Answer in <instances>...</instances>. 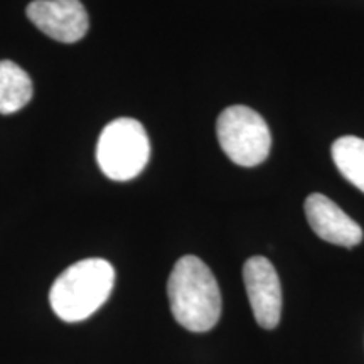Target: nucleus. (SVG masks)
<instances>
[{
    "instance_id": "5",
    "label": "nucleus",
    "mask_w": 364,
    "mask_h": 364,
    "mask_svg": "<svg viewBox=\"0 0 364 364\" xmlns=\"http://www.w3.org/2000/svg\"><path fill=\"white\" fill-rule=\"evenodd\" d=\"M26 14L39 31L59 43H78L88 33L90 17L80 0H34Z\"/></svg>"
},
{
    "instance_id": "2",
    "label": "nucleus",
    "mask_w": 364,
    "mask_h": 364,
    "mask_svg": "<svg viewBox=\"0 0 364 364\" xmlns=\"http://www.w3.org/2000/svg\"><path fill=\"white\" fill-rule=\"evenodd\" d=\"M115 270L103 258H86L68 267L54 280L49 302L65 322H81L93 316L110 297Z\"/></svg>"
},
{
    "instance_id": "6",
    "label": "nucleus",
    "mask_w": 364,
    "mask_h": 364,
    "mask_svg": "<svg viewBox=\"0 0 364 364\" xmlns=\"http://www.w3.org/2000/svg\"><path fill=\"white\" fill-rule=\"evenodd\" d=\"M250 306L263 329H275L282 316V287L275 267L265 257H252L243 267Z\"/></svg>"
},
{
    "instance_id": "3",
    "label": "nucleus",
    "mask_w": 364,
    "mask_h": 364,
    "mask_svg": "<svg viewBox=\"0 0 364 364\" xmlns=\"http://www.w3.org/2000/svg\"><path fill=\"white\" fill-rule=\"evenodd\" d=\"M150 159V142L144 125L134 118H117L102 130L97 145L100 169L108 179H135Z\"/></svg>"
},
{
    "instance_id": "1",
    "label": "nucleus",
    "mask_w": 364,
    "mask_h": 364,
    "mask_svg": "<svg viewBox=\"0 0 364 364\" xmlns=\"http://www.w3.org/2000/svg\"><path fill=\"white\" fill-rule=\"evenodd\" d=\"M171 312L191 332H208L221 317L218 282L201 258L186 255L172 268L167 282Z\"/></svg>"
},
{
    "instance_id": "9",
    "label": "nucleus",
    "mask_w": 364,
    "mask_h": 364,
    "mask_svg": "<svg viewBox=\"0 0 364 364\" xmlns=\"http://www.w3.org/2000/svg\"><path fill=\"white\" fill-rule=\"evenodd\" d=\"M331 152L341 174L364 193V139L341 136L332 144Z\"/></svg>"
},
{
    "instance_id": "4",
    "label": "nucleus",
    "mask_w": 364,
    "mask_h": 364,
    "mask_svg": "<svg viewBox=\"0 0 364 364\" xmlns=\"http://www.w3.org/2000/svg\"><path fill=\"white\" fill-rule=\"evenodd\" d=\"M216 134L223 152L236 166L255 167L270 154L272 134L267 122L245 105H233L221 112Z\"/></svg>"
},
{
    "instance_id": "7",
    "label": "nucleus",
    "mask_w": 364,
    "mask_h": 364,
    "mask_svg": "<svg viewBox=\"0 0 364 364\" xmlns=\"http://www.w3.org/2000/svg\"><path fill=\"white\" fill-rule=\"evenodd\" d=\"M306 216L314 233L327 243L353 248L363 241L361 226L324 194L309 196Z\"/></svg>"
},
{
    "instance_id": "8",
    "label": "nucleus",
    "mask_w": 364,
    "mask_h": 364,
    "mask_svg": "<svg viewBox=\"0 0 364 364\" xmlns=\"http://www.w3.org/2000/svg\"><path fill=\"white\" fill-rule=\"evenodd\" d=\"M34 86L29 75L14 61H0V115H12L31 102Z\"/></svg>"
}]
</instances>
